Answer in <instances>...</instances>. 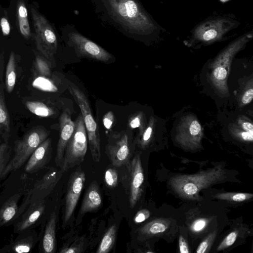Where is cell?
<instances>
[{
	"mask_svg": "<svg viewBox=\"0 0 253 253\" xmlns=\"http://www.w3.org/2000/svg\"><path fill=\"white\" fill-rule=\"evenodd\" d=\"M114 120V114L112 111H109L104 116L103 122L105 127L109 129L111 128Z\"/></svg>",
	"mask_w": 253,
	"mask_h": 253,
	"instance_id": "ab89813d",
	"label": "cell"
},
{
	"mask_svg": "<svg viewBox=\"0 0 253 253\" xmlns=\"http://www.w3.org/2000/svg\"><path fill=\"white\" fill-rule=\"evenodd\" d=\"M150 213L146 209L141 210L138 211L134 217L135 223H139L143 222L150 216Z\"/></svg>",
	"mask_w": 253,
	"mask_h": 253,
	"instance_id": "d590c367",
	"label": "cell"
},
{
	"mask_svg": "<svg viewBox=\"0 0 253 253\" xmlns=\"http://www.w3.org/2000/svg\"><path fill=\"white\" fill-rule=\"evenodd\" d=\"M207 221L204 219H199L195 221L191 225L192 230L195 232H200L205 228Z\"/></svg>",
	"mask_w": 253,
	"mask_h": 253,
	"instance_id": "74e56055",
	"label": "cell"
},
{
	"mask_svg": "<svg viewBox=\"0 0 253 253\" xmlns=\"http://www.w3.org/2000/svg\"><path fill=\"white\" fill-rule=\"evenodd\" d=\"M142 117L141 113H136L132 115L128 120L127 126L129 128L134 129L139 128L140 129V133L142 132Z\"/></svg>",
	"mask_w": 253,
	"mask_h": 253,
	"instance_id": "d6a6232c",
	"label": "cell"
},
{
	"mask_svg": "<svg viewBox=\"0 0 253 253\" xmlns=\"http://www.w3.org/2000/svg\"><path fill=\"white\" fill-rule=\"evenodd\" d=\"M28 109L33 114L42 117H47L54 113L53 109L39 101H27L25 104Z\"/></svg>",
	"mask_w": 253,
	"mask_h": 253,
	"instance_id": "603a6c76",
	"label": "cell"
},
{
	"mask_svg": "<svg viewBox=\"0 0 253 253\" xmlns=\"http://www.w3.org/2000/svg\"><path fill=\"white\" fill-rule=\"evenodd\" d=\"M179 247L180 253H189L190 252L188 245L185 239L180 236L179 237Z\"/></svg>",
	"mask_w": 253,
	"mask_h": 253,
	"instance_id": "b9f144b4",
	"label": "cell"
},
{
	"mask_svg": "<svg viewBox=\"0 0 253 253\" xmlns=\"http://www.w3.org/2000/svg\"><path fill=\"white\" fill-rule=\"evenodd\" d=\"M62 253H76L81 252V247L77 246L75 244L70 247H65L59 251Z\"/></svg>",
	"mask_w": 253,
	"mask_h": 253,
	"instance_id": "7bdbcfd3",
	"label": "cell"
},
{
	"mask_svg": "<svg viewBox=\"0 0 253 253\" xmlns=\"http://www.w3.org/2000/svg\"><path fill=\"white\" fill-rule=\"evenodd\" d=\"M169 227V222L163 219H155L149 222L139 229L141 234L152 236L164 232Z\"/></svg>",
	"mask_w": 253,
	"mask_h": 253,
	"instance_id": "ffe728a7",
	"label": "cell"
},
{
	"mask_svg": "<svg viewBox=\"0 0 253 253\" xmlns=\"http://www.w3.org/2000/svg\"><path fill=\"white\" fill-rule=\"evenodd\" d=\"M32 85L35 88L44 91H54L56 89L52 83L44 77H39L36 78L33 81Z\"/></svg>",
	"mask_w": 253,
	"mask_h": 253,
	"instance_id": "484cf974",
	"label": "cell"
},
{
	"mask_svg": "<svg viewBox=\"0 0 253 253\" xmlns=\"http://www.w3.org/2000/svg\"><path fill=\"white\" fill-rule=\"evenodd\" d=\"M34 21L38 48L47 59H51L57 50L56 33L42 16L34 14Z\"/></svg>",
	"mask_w": 253,
	"mask_h": 253,
	"instance_id": "ba28073f",
	"label": "cell"
},
{
	"mask_svg": "<svg viewBox=\"0 0 253 253\" xmlns=\"http://www.w3.org/2000/svg\"><path fill=\"white\" fill-rule=\"evenodd\" d=\"M227 71L226 69L221 67L216 68L213 72L214 78L218 81H222L225 79L227 76Z\"/></svg>",
	"mask_w": 253,
	"mask_h": 253,
	"instance_id": "f35d334b",
	"label": "cell"
},
{
	"mask_svg": "<svg viewBox=\"0 0 253 253\" xmlns=\"http://www.w3.org/2000/svg\"><path fill=\"white\" fill-rule=\"evenodd\" d=\"M226 177L221 167H216L194 174H178L169 180V184L180 197L194 199L201 190L220 182Z\"/></svg>",
	"mask_w": 253,
	"mask_h": 253,
	"instance_id": "7a4b0ae2",
	"label": "cell"
},
{
	"mask_svg": "<svg viewBox=\"0 0 253 253\" xmlns=\"http://www.w3.org/2000/svg\"><path fill=\"white\" fill-rule=\"evenodd\" d=\"M61 31L63 40L78 57L104 63H109L114 58L112 54L83 35L74 26L67 25L62 28Z\"/></svg>",
	"mask_w": 253,
	"mask_h": 253,
	"instance_id": "3957f363",
	"label": "cell"
},
{
	"mask_svg": "<svg viewBox=\"0 0 253 253\" xmlns=\"http://www.w3.org/2000/svg\"><path fill=\"white\" fill-rule=\"evenodd\" d=\"M245 131L240 133V137L244 141H253V126L252 123L245 122L242 125Z\"/></svg>",
	"mask_w": 253,
	"mask_h": 253,
	"instance_id": "4dcf8cb0",
	"label": "cell"
},
{
	"mask_svg": "<svg viewBox=\"0 0 253 253\" xmlns=\"http://www.w3.org/2000/svg\"><path fill=\"white\" fill-rule=\"evenodd\" d=\"M62 172L63 171L61 169L60 170H58L55 168H52L40 180V182L37 183L34 189L42 192L52 189L61 177Z\"/></svg>",
	"mask_w": 253,
	"mask_h": 253,
	"instance_id": "d6986e66",
	"label": "cell"
},
{
	"mask_svg": "<svg viewBox=\"0 0 253 253\" xmlns=\"http://www.w3.org/2000/svg\"><path fill=\"white\" fill-rule=\"evenodd\" d=\"M105 183L109 188L115 187L118 184V173L114 168L108 169L104 174Z\"/></svg>",
	"mask_w": 253,
	"mask_h": 253,
	"instance_id": "f1b7e54d",
	"label": "cell"
},
{
	"mask_svg": "<svg viewBox=\"0 0 253 253\" xmlns=\"http://www.w3.org/2000/svg\"><path fill=\"white\" fill-rule=\"evenodd\" d=\"M44 209L45 204L42 199L32 202L22 218L14 225V232L19 234L31 229L41 217Z\"/></svg>",
	"mask_w": 253,
	"mask_h": 253,
	"instance_id": "5bb4252c",
	"label": "cell"
},
{
	"mask_svg": "<svg viewBox=\"0 0 253 253\" xmlns=\"http://www.w3.org/2000/svg\"><path fill=\"white\" fill-rule=\"evenodd\" d=\"M215 234L212 233L209 235L206 239L202 242L196 250L197 253H204L210 248V246L215 238Z\"/></svg>",
	"mask_w": 253,
	"mask_h": 253,
	"instance_id": "836d02e7",
	"label": "cell"
},
{
	"mask_svg": "<svg viewBox=\"0 0 253 253\" xmlns=\"http://www.w3.org/2000/svg\"><path fill=\"white\" fill-rule=\"evenodd\" d=\"M1 144H0V146L1 145Z\"/></svg>",
	"mask_w": 253,
	"mask_h": 253,
	"instance_id": "bcb514c9",
	"label": "cell"
},
{
	"mask_svg": "<svg viewBox=\"0 0 253 253\" xmlns=\"http://www.w3.org/2000/svg\"><path fill=\"white\" fill-rule=\"evenodd\" d=\"M201 130V126L199 122L196 120H193L190 126V134L194 139V137H197L200 134Z\"/></svg>",
	"mask_w": 253,
	"mask_h": 253,
	"instance_id": "8d00e7d4",
	"label": "cell"
},
{
	"mask_svg": "<svg viewBox=\"0 0 253 253\" xmlns=\"http://www.w3.org/2000/svg\"><path fill=\"white\" fill-rule=\"evenodd\" d=\"M36 65L39 72L43 77H48L50 75V69L47 62L41 57H37Z\"/></svg>",
	"mask_w": 253,
	"mask_h": 253,
	"instance_id": "f546056e",
	"label": "cell"
},
{
	"mask_svg": "<svg viewBox=\"0 0 253 253\" xmlns=\"http://www.w3.org/2000/svg\"><path fill=\"white\" fill-rule=\"evenodd\" d=\"M20 193L15 194L7 199L0 207V227L18 218L21 211L18 207Z\"/></svg>",
	"mask_w": 253,
	"mask_h": 253,
	"instance_id": "2e32d148",
	"label": "cell"
},
{
	"mask_svg": "<svg viewBox=\"0 0 253 253\" xmlns=\"http://www.w3.org/2000/svg\"><path fill=\"white\" fill-rule=\"evenodd\" d=\"M152 133V127L149 126L144 132L141 133L140 138L139 140V143L142 147H145L149 141Z\"/></svg>",
	"mask_w": 253,
	"mask_h": 253,
	"instance_id": "e575fe53",
	"label": "cell"
},
{
	"mask_svg": "<svg viewBox=\"0 0 253 253\" xmlns=\"http://www.w3.org/2000/svg\"><path fill=\"white\" fill-rule=\"evenodd\" d=\"M221 2H226L227 1H228L229 0H220Z\"/></svg>",
	"mask_w": 253,
	"mask_h": 253,
	"instance_id": "f6af8a7d",
	"label": "cell"
},
{
	"mask_svg": "<svg viewBox=\"0 0 253 253\" xmlns=\"http://www.w3.org/2000/svg\"><path fill=\"white\" fill-rule=\"evenodd\" d=\"M87 142L86 129L80 114L75 121L74 131L65 150L61 168L63 171L82 163L86 153Z\"/></svg>",
	"mask_w": 253,
	"mask_h": 253,
	"instance_id": "8992f818",
	"label": "cell"
},
{
	"mask_svg": "<svg viewBox=\"0 0 253 253\" xmlns=\"http://www.w3.org/2000/svg\"><path fill=\"white\" fill-rule=\"evenodd\" d=\"M117 228L116 225L110 226L105 233L96 253H107L112 249L116 239Z\"/></svg>",
	"mask_w": 253,
	"mask_h": 253,
	"instance_id": "44dd1931",
	"label": "cell"
},
{
	"mask_svg": "<svg viewBox=\"0 0 253 253\" xmlns=\"http://www.w3.org/2000/svg\"><path fill=\"white\" fill-rule=\"evenodd\" d=\"M237 24V21L225 17L206 20L195 27L192 33L191 40L203 43L217 41Z\"/></svg>",
	"mask_w": 253,
	"mask_h": 253,
	"instance_id": "52a82bcc",
	"label": "cell"
},
{
	"mask_svg": "<svg viewBox=\"0 0 253 253\" xmlns=\"http://www.w3.org/2000/svg\"><path fill=\"white\" fill-rule=\"evenodd\" d=\"M215 198L224 200L241 202L248 200L253 197L252 193H222L215 195Z\"/></svg>",
	"mask_w": 253,
	"mask_h": 253,
	"instance_id": "d4e9b609",
	"label": "cell"
},
{
	"mask_svg": "<svg viewBox=\"0 0 253 253\" xmlns=\"http://www.w3.org/2000/svg\"><path fill=\"white\" fill-rule=\"evenodd\" d=\"M18 19L21 33L25 37L30 35V29L28 19V12L23 3H20L18 7Z\"/></svg>",
	"mask_w": 253,
	"mask_h": 253,
	"instance_id": "cb8c5ba5",
	"label": "cell"
},
{
	"mask_svg": "<svg viewBox=\"0 0 253 253\" xmlns=\"http://www.w3.org/2000/svg\"><path fill=\"white\" fill-rule=\"evenodd\" d=\"M0 24L3 35L4 36L8 35L10 33V28L9 22L7 19L4 17L0 19Z\"/></svg>",
	"mask_w": 253,
	"mask_h": 253,
	"instance_id": "60d3db41",
	"label": "cell"
},
{
	"mask_svg": "<svg viewBox=\"0 0 253 253\" xmlns=\"http://www.w3.org/2000/svg\"><path fill=\"white\" fill-rule=\"evenodd\" d=\"M51 141L46 138L33 152L24 168L28 173H32L43 168L49 162L51 158Z\"/></svg>",
	"mask_w": 253,
	"mask_h": 253,
	"instance_id": "4fadbf2b",
	"label": "cell"
},
{
	"mask_svg": "<svg viewBox=\"0 0 253 253\" xmlns=\"http://www.w3.org/2000/svg\"><path fill=\"white\" fill-rule=\"evenodd\" d=\"M30 229L19 234L18 236L0 250V253H28L34 247L37 242L36 234Z\"/></svg>",
	"mask_w": 253,
	"mask_h": 253,
	"instance_id": "9a60e30c",
	"label": "cell"
},
{
	"mask_svg": "<svg viewBox=\"0 0 253 253\" xmlns=\"http://www.w3.org/2000/svg\"><path fill=\"white\" fill-rule=\"evenodd\" d=\"M238 233L237 231L230 232L223 240L217 248V251H221L232 245L235 242Z\"/></svg>",
	"mask_w": 253,
	"mask_h": 253,
	"instance_id": "1f68e13d",
	"label": "cell"
},
{
	"mask_svg": "<svg viewBox=\"0 0 253 253\" xmlns=\"http://www.w3.org/2000/svg\"><path fill=\"white\" fill-rule=\"evenodd\" d=\"M130 180L129 202L133 208L139 200L142 193V185L144 176L140 156L137 154L130 164Z\"/></svg>",
	"mask_w": 253,
	"mask_h": 253,
	"instance_id": "7c38bea8",
	"label": "cell"
},
{
	"mask_svg": "<svg viewBox=\"0 0 253 253\" xmlns=\"http://www.w3.org/2000/svg\"><path fill=\"white\" fill-rule=\"evenodd\" d=\"M49 132L42 126H37L28 131L15 142L14 154L1 175L3 178L11 172L20 169L28 160L36 149L44 141Z\"/></svg>",
	"mask_w": 253,
	"mask_h": 253,
	"instance_id": "277c9868",
	"label": "cell"
},
{
	"mask_svg": "<svg viewBox=\"0 0 253 253\" xmlns=\"http://www.w3.org/2000/svg\"><path fill=\"white\" fill-rule=\"evenodd\" d=\"M96 13L125 36L143 38L157 34L159 26L139 0H92Z\"/></svg>",
	"mask_w": 253,
	"mask_h": 253,
	"instance_id": "6da1fadb",
	"label": "cell"
},
{
	"mask_svg": "<svg viewBox=\"0 0 253 253\" xmlns=\"http://www.w3.org/2000/svg\"><path fill=\"white\" fill-rule=\"evenodd\" d=\"M59 125L60 133L55 163L57 167L61 169L67 144L74 131L75 121H73L70 114L66 111H64L60 117Z\"/></svg>",
	"mask_w": 253,
	"mask_h": 253,
	"instance_id": "8fae6325",
	"label": "cell"
},
{
	"mask_svg": "<svg viewBox=\"0 0 253 253\" xmlns=\"http://www.w3.org/2000/svg\"><path fill=\"white\" fill-rule=\"evenodd\" d=\"M15 60L14 53L11 52L6 66L5 84L6 90L8 93L11 92L16 83Z\"/></svg>",
	"mask_w": 253,
	"mask_h": 253,
	"instance_id": "7402d4cb",
	"label": "cell"
},
{
	"mask_svg": "<svg viewBox=\"0 0 253 253\" xmlns=\"http://www.w3.org/2000/svg\"><path fill=\"white\" fill-rule=\"evenodd\" d=\"M56 213L53 211L49 216L45 226L42 241L43 252L46 253H53L56 249L55 227Z\"/></svg>",
	"mask_w": 253,
	"mask_h": 253,
	"instance_id": "ac0fdd59",
	"label": "cell"
},
{
	"mask_svg": "<svg viewBox=\"0 0 253 253\" xmlns=\"http://www.w3.org/2000/svg\"><path fill=\"white\" fill-rule=\"evenodd\" d=\"M106 150L114 166L119 167L126 164L128 161L130 153L128 136L126 132L122 131L110 134Z\"/></svg>",
	"mask_w": 253,
	"mask_h": 253,
	"instance_id": "9c48e42d",
	"label": "cell"
},
{
	"mask_svg": "<svg viewBox=\"0 0 253 253\" xmlns=\"http://www.w3.org/2000/svg\"><path fill=\"white\" fill-rule=\"evenodd\" d=\"M85 181V173L80 168L73 172L70 177L65 197L64 216L65 222L68 221L75 210Z\"/></svg>",
	"mask_w": 253,
	"mask_h": 253,
	"instance_id": "30bf717a",
	"label": "cell"
},
{
	"mask_svg": "<svg viewBox=\"0 0 253 253\" xmlns=\"http://www.w3.org/2000/svg\"><path fill=\"white\" fill-rule=\"evenodd\" d=\"M253 89L250 88L247 90L243 95L242 102L245 104L249 103L253 99Z\"/></svg>",
	"mask_w": 253,
	"mask_h": 253,
	"instance_id": "ee69618b",
	"label": "cell"
},
{
	"mask_svg": "<svg viewBox=\"0 0 253 253\" xmlns=\"http://www.w3.org/2000/svg\"><path fill=\"white\" fill-rule=\"evenodd\" d=\"M10 153L6 144H2L0 147V179L1 175L10 160Z\"/></svg>",
	"mask_w": 253,
	"mask_h": 253,
	"instance_id": "83f0119b",
	"label": "cell"
},
{
	"mask_svg": "<svg viewBox=\"0 0 253 253\" xmlns=\"http://www.w3.org/2000/svg\"><path fill=\"white\" fill-rule=\"evenodd\" d=\"M102 204V198L97 183L92 182L84 195L79 213L84 214L98 209Z\"/></svg>",
	"mask_w": 253,
	"mask_h": 253,
	"instance_id": "e0dca14e",
	"label": "cell"
},
{
	"mask_svg": "<svg viewBox=\"0 0 253 253\" xmlns=\"http://www.w3.org/2000/svg\"><path fill=\"white\" fill-rule=\"evenodd\" d=\"M68 88L80 107L92 158L95 162H98L101 157L100 137L89 101L84 93L74 84L71 83L68 85Z\"/></svg>",
	"mask_w": 253,
	"mask_h": 253,
	"instance_id": "5b68a950",
	"label": "cell"
},
{
	"mask_svg": "<svg viewBox=\"0 0 253 253\" xmlns=\"http://www.w3.org/2000/svg\"><path fill=\"white\" fill-rule=\"evenodd\" d=\"M0 124L2 125L7 131H9L10 121L8 111L4 103L3 96L0 94Z\"/></svg>",
	"mask_w": 253,
	"mask_h": 253,
	"instance_id": "4316f807",
	"label": "cell"
}]
</instances>
